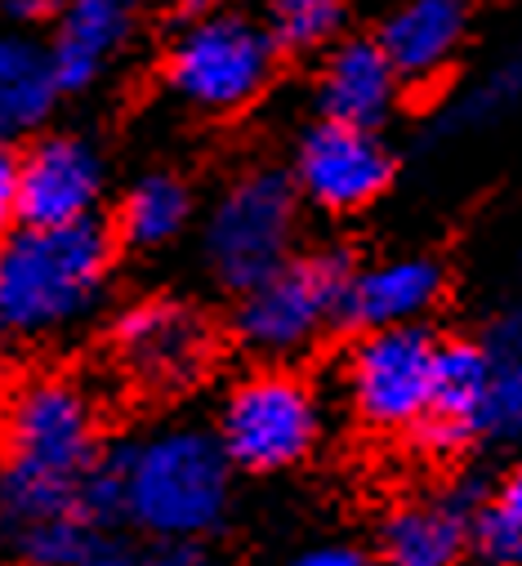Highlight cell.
I'll return each mask as SVG.
<instances>
[{
	"instance_id": "18",
	"label": "cell",
	"mask_w": 522,
	"mask_h": 566,
	"mask_svg": "<svg viewBox=\"0 0 522 566\" xmlns=\"http://www.w3.org/2000/svg\"><path fill=\"white\" fill-rule=\"evenodd\" d=\"M59 94L50 45L28 32H0V144L36 134L54 116Z\"/></svg>"
},
{
	"instance_id": "25",
	"label": "cell",
	"mask_w": 522,
	"mask_h": 566,
	"mask_svg": "<svg viewBox=\"0 0 522 566\" xmlns=\"http://www.w3.org/2000/svg\"><path fill=\"white\" fill-rule=\"evenodd\" d=\"M513 103H522V50L509 54V59L478 85L469 116H495L500 107H513Z\"/></svg>"
},
{
	"instance_id": "13",
	"label": "cell",
	"mask_w": 522,
	"mask_h": 566,
	"mask_svg": "<svg viewBox=\"0 0 522 566\" xmlns=\"http://www.w3.org/2000/svg\"><path fill=\"white\" fill-rule=\"evenodd\" d=\"M487 388H491V375H487V353L478 339L438 344L429 410L416 429V438L429 455H460L473 442H482Z\"/></svg>"
},
{
	"instance_id": "1",
	"label": "cell",
	"mask_w": 522,
	"mask_h": 566,
	"mask_svg": "<svg viewBox=\"0 0 522 566\" xmlns=\"http://www.w3.org/2000/svg\"><path fill=\"white\" fill-rule=\"evenodd\" d=\"M237 469L201 423H166L112 447L81 486L90 522L129 526L144 539L206 544L228 526Z\"/></svg>"
},
{
	"instance_id": "6",
	"label": "cell",
	"mask_w": 522,
	"mask_h": 566,
	"mask_svg": "<svg viewBox=\"0 0 522 566\" xmlns=\"http://www.w3.org/2000/svg\"><path fill=\"white\" fill-rule=\"evenodd\" d=\"M161 72L179 103L206 116H228L269 90L278 72V45L264 23L223 10L210 19H192L170 41Z\"/></svg>"
},
{
	"instance_id": "28",
	"label": "cell",
	"mask_w": 522,
	"mask_h": 566,
	"mask_svg": "<svg viewBox=\"0 0 522 566\" xmlns=\"http://www.w3.org/2000/svg\"><path fill=\"white\" fill-rule=\"evenodd\" d=\"M491 504H495L504 517H513V522L522 526V460H513V469L500 478V486H495Z\"/></svg>"
},
{
	"instance_id": "14",
	"label": "cell",
	"mask_w": 522,
	"mask_h": 566,
	"mask_svg": "<svg viewBox=\"0 0 522 566\" xmlns=\"http://www.w3.org/2000/svg\"><path fill=\"white\" fill-rule=\"evenodd\" d=\"M447 272L438 259L425 254H398L366 268H353L348 295H344V322L362 331H394V326H420L442 300Z\"/></svg>"
},
{
	"instance_id": "23",
	"label": "cell",
	"mask_w": 522,
	"mask_h": 566,
	"mask_svg": "<svg viewBox=\"0 0 522 566\" xmlns=\"http://www.w3.org/2000/svg\"><path fill=\"white\" fill-rule=\"evenodd\" d=\"M81 566H219L201 544H170L144 535H98Z\"/></svg>"
},
{
	"instance_id": "31",
	"label": "cell",
	"mask_w": 522,
	"mask_h": 566,
	"mask_svg": "<svg viewBox=\"0 0 522 566\" xmlns=\"http://www.w3.org/2000/svg\"><path fill=\"white\" fill-rule=\"evenodd\" d=\"M0 469H6V429H0Z\"/></svg>"
},
{
	"instance_id": "27",
	"label": "cell",
	"mask_w": 522,
	"mask_h": 566,
	"mask_svg": "<svg viewBox=\"0 0 522 566\" xmlns=\"http://www.w3.org/2000/svg\"><path fill=\"white\" fill-rule=\"evenodd\" d=\"M19 219V153L0 144V237Z\"/></svg>"
},
{
	"instance_id": "21",
	"label": "cell",
	"mask_w": 522,
	"mask_h": 566,
	"mask_svg": "<svg viewBox=\"0 0 522 566\" xmlns=\"http://www.w3.org/2000/svg\"><path fill=\"white\" fill-rule=\"evenodd\" d=\"M6 544L23 566H81L85 553L98 544V526L90 522V513H59L10 526Z\"/></svg>"
},
{
	"instance_id": "8",
	"label": "cell",
	"mask_w": 522,
	"mask_h": 566,
	"mask_svg": "<svg viewBox=\"0 0 522 566\" xmlns=\"http://www.w3.org/2000/svg\"><path fill=\"white\" fill-rule=\"evenodd\" d=\"M438 344L425 326L366 331L344 357V397L370 433H416L434 392Z\"/></svg>"
},
{
	"instance_id": "16",
	"label": "cell",
	"mask_w": 522,
	"mask_h": 566,
	"mask_svg": "<svg viewBox=\"0 0 522 566\" xmlns=\"http://www.w3.org/2000/svg\"><path fill=\"white\" fill-rule=\"evenodd\" d=\"M469 36V0H411L379 28V50L398 81L425 85L451 67Z\"/></svg>"
},
{
	"instance_id": "11",
	"label": "cell",
	"mask_w": 522,
	"mask_h": 566,
	"mask_svg": "<svg viewBox=\"0 0 522 566\" xmlns=\"http://www.w3.org/2000/svg\"><path fill=\"white\" fill-rule=\"evenodd\" d=\"M103 197V157L81 134H45L19 157V223L67 228L94 219Z\"/></svg>"
},
{
	"instance_id": "10",
	"label": "cell",
	"mask_w": 522,
	"mask_h": 566,
	"mask_svg": "<svg viewBox=\"0 0 522 566\" xmlns=\"http://www.w3.org/2000/svg\"><path fill=\"white\" fill-rule=\"evenodd\" d=\"M394 184V153L384 148L375 129L353 125H313L295 157V188L331 214L366 210Z\"/></svg>"
},
{
	"instance_id": "24",
	"label": "cell",
	"mask_w": 522,
	"mask_h": 566,
	"mask_svg": "<svg viewBox=\"0 0 522 566\" xmlns=\"http://www.w3.org/2000/svg\"><path fill=\"white\" fill-rule=\"evenodd\" d=\"M469 566H522V526L513 517H504L491 500H482V509L473 513L469 526Z\"/></svg>"
},
{
	"instance_id": "7",
	"label": "cell",
	"mask_w": 522,
	"mask_h": 566,
	"mask_svg": "<svg viewBox=\"0 0 522 566\" xmlns=\"http://www.w3.org/2000/svg\"><path fill=\"white\" fill-rule=\"evenodd\" d=\"M295 184L278 170L241 175L210 210L206 219V268L219 286L246 295L264 276H273L282 263H291L295 245Z\"/></svg>"
},
{
	"instance_id": "15",
	"label": "cell",
	"mask_w": 522,
	"mask_h": 566,
	"mask_svg": "<svg viewBox=\"0 0 522 566\" xmlns=\"http://www.w3.org/2000/svg\"><path fill=\"white\" fill-rule=\"evenodd\" d=\"M139 23V0H63L54 14L50 63L63 90H90Z\"/></svg>"
},
{
	"instance_id": "2",
	"label": "cell",
	"mask_w": 522,
	"mask_h": 566,
	"mask_svg": "<svg viewBox=\"0 0 522 566\" xmlns=\"http://www.w3.org/2000/svg\"><path fill=\"white\" fill-rule=\"evenodd\" d=\"M6 469H0V531L85 513L81 486L103 460L98 397L72 375H36L0 406Z\"/></svg>"
},
{
	"instance_id": "32",
	"label": "cell",
	"mask_w": 522,
	"mask_h": 566,
	"mask_svg": "<svg viewBox=\"0 0 522 566\" xmlns=\"http://www.w3.org/2000/svg\"><path fill=\"white\" fill-rule=\"evenodd\" d=\"M518 268H522V245H518Z\"/></svg>"
},
{
	"instance_id": "29",
	"label": "cell",
	"mask_w": 522,
	"mask_h": 566,
	"mask_svg": "<svg viewBox=\"0 0 522 566\" xmlns=\"http://www.w3.org/2000/svg\"><path fill=\"white\" fill-rule=\"evenodd\" d=\"M179 10L188 19H210V14H223L228 10V0H179Z\"/></svg>"
},
{
	"instance_id": "19",
	"label": "cell",
	"mask_w": 522,
	"mask_h": 566,
	"mask_svg": "<svg viewBox=\"0 0 522 566\" xmlns=\"http://www.w3.org/2000/svg\"><path fill=\"white\" fill-rule=\"evenodd\" d=\"M192 219V192L179 175H148L116 206V241L135 250H161Z\"/></svg>"
},
{
	"instance_id": "22",
	"label": "cell",
	"mask_w": 522,
	"mask_h": 566,
	"mask_svg": "<svg viewBox=\"0 0 522 566\" xmlns=\"http://www.w3.org/2000/svg\"><path fill=\"white\" fill-rule=\"evenodd\" d=\"M344 28V0H269V36L278 50L309 54Z\"/></svg>"
},
{
	"instance_id": "9",
	"label": "cell",
	"mask_w": 522,
	"mask_h": 566,
	"mask_svg": "<svg viewBox=\"0 0 522 566\" xmlns=\"http://www.w3.org/2000/svg\"><path fill=\"white\" fill-rule=\"evenodd\" d=\"M112 357L129 384L148 392H179L206 375L215 357V331L184 300H144L116 317Z\"/></svg>"
},
{
	"instance_id": "20",
	"label": "cell",
	"mask_w": 522,
	"mask_h": 566,
	"mask_svg": "<svg viewBox=\"0 0 522 566\" xmlns=\"http://www.w3.org/2000/svg\"><path fill=\"white\" fill-rule=\"evenodd\" d=\"M478 344L487 353V375H491L482 438L522 442V313L491 322V331Z\"/></svg>"
},
{
	"instance_id": "30",
	"label": "cell",
	"mask_w": 522,
	"mask_h": 566,
	"mask_svg": "<svg viewBox=\"0 0 522 566\" xmlns=\"http://www.w3.org/2000/svg\"><path fill=\"white\" fill-rule=\"evenodd\" d=\"M10 14L19 23H36V19H45V0H10Z\"/></svg>"
},
{
	"instance_id": "5",
	"label": "cell",
	"mask_w": 522,
	"mask_h": 566,
	"mask_svg": "<svg viewBox=\"0 0 522 566\" xmlns=\"http://www.w3.org/2000/svg\"><path fill=\"white\" fill-rule=\"evenodd\" d=\"M322 397L291 370H254L237 379L219 406L215 438L237 473L273 478L300 469L322 447Z\"/></svg>"
},
{
	"instance_id": "26",
	"label": "cell",
	"mask_w": 522,
	"mask_h": 566,
	"mask_svg": "<svg viewBox=\"0 0 522 566\" xmlns=\"http://www.w3.org/2000/svg\"><path fill=\"white\" fill-rule=\"evenodd\" d=\"M286 566H375V553H366L362 544H348V539H322V544L300 548Z\"/></svg>"
},
{
	"instance_id": "3",
	"label": "cell",
	"mask_w": 522,
	"mask_h": 566,
	"mask_svg": "<svg viewBox=\"0 0 522 566\" xmlns=\"http://www.w3.org/2000/svg\"><path fill=\"white\" fill-rule=\"evenodd\" d=\"M116 232L103 219L19 228L0 241V348L32 353L76 335L107 300Z\"/></svg>"
},
{
	"instance_id": "4",
	"label": "cell",
	"mask_w": 522,
	"mask_h": 566,
	"mask_svg": "<svg viewBox=\"0 0 522 566\" xmlns=\"http://www.w3.org/2000/svg\"><path fill=\"white\" fill-rule=\"evenodd\" d=\"M344 250H317L282 263L273 276L237 295L232 335L246 353L264 361H291L309 353L335 322H344V295L353 281Z\"/></svg>"
},
{
	"instance_id": "17",
	"label": "cell",
	"mask_w": 522,
	"mask_h": 566,
	"mask_svg": "<svg viewBox=\"0 0 522 566\" xmlns=\"http://www.w3.org/2000/svg\"><path fill=\"white\" fill-rule=\"evenodd\" d=\"M398 94L403 81L375 41H344L326 59L317 81L322 116L331 125H353V129H375L379 120H388L398 107Z\"/></svg>"
},
{
	"instance_id": "12",
	"label": "cell",
	"mask_w": 522,
	"mask_h": 566,
	"mask_svg": "<svg viewBox=\"0 0 522 566\" xmlns=\"http://www.w3.org/2000/svg\"><path fill=\"white\" fill-rule=\"evenodd\" d=\"M478 509L482 495L464 482L394 504L375 526V566H464Z\"/></svg>"
}]
</instances>
